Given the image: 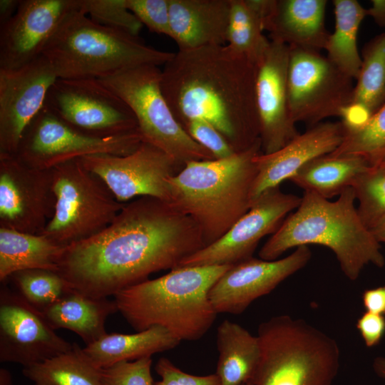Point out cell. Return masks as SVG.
<instances>
[{"mask_svg": "<svg viewBox=\"0 0 385 385\" xmlns=\"http://www.w3.org/2000/svg\"><path fill=\"white\" fill-rule=\"evenodd\" d=\"M371 167L361 156L328 154L308 162L289 180L304 191L329 200L352 188L356 179Z\"/></svg>", "mask_w": 385, "mask_h": 385, "instance_id": "28", "label": "cell"}, {"mask_svg": "<svg viewBox=\"0 0 385 385\" xmlns=\"http://www.w3.org/2000/svg\"><path fill=\"white\" fill-rule=\"evenodd\" d=\"M55 203L51 169L0 153L1 227L40 235L53 217Z\"/></svg>", "mask_w": 385, "mask_h": 385, "instance_id": "14", "label": "cell"}, {"mask_svg": "<svg viewBox=\"0 0 385 385\" xmlns=\"http://www.w3.org/2000/svg\"><path fill=\"white\" fill-rule=\"evenodd\" d=\"M242 385H255L254 383L252 381H250V382H247V383H245V384H243Z\"/></svg>", "mask_w": 385, "mask_h": 385, "instance_id": "49", "label": "cell"}, {"mask_svg": "<svg viewBox=\"0 0 385 385\" xmlns=\"http://www.w3.org/2000/svg\"><path fill=\"white\" fill-rule=\"evenodd\" d=\"M142 142L138 129L104 138L84 134L44 106L26 128L16 155L32 167L49 170L88 155H126L135 150Z\"/></svg>", "mask_w": 385, "mask_h": 385, "instance_id": "11", "label": "cell"}, {"mask_svg": "<svg viewBox=\"0 0 385 385\" xmlns=\"http://www.w3.org/2000/svg\"><path fill=\"white\" fill-rule=\"evenodd\" d=\"M358 214L369 229L385 217V170L371 167L362 173L352 186Z\"/></svg>", "mask_w": 385, "mask_h": 385, "instance_id": "35", "label": "cell"}, {"mask_svg": "<svg viewBox=\"0 0 385 385\" xmlns=\"http://www.w3.org/2000/svg\"><path fill=\"white\" fill-rule=\"evenodd\" d=\"M174 53L99 25L77 8L64 18L41 55L58 78L98 79L140 65L163 66Z\"/></svg>", "mask_w": 385, "mask_h": 385, "instance_id": "6", "label": "cell"}, {"mask_svg": "<svg viewBox=\"0 0 385 385\" xmlns=\"http://www.w3.org/2000/svg\"><path fill=\"white\" fill-rule=\"evenodd\" d=\"M71 128L93 137L138 130L129 107L96 78H57L44 105Z\"/></svg>", "mask_w": 385, "mask_h": 385, "instance_id": "12", "label": "cell"}, {"mask_svg": "<svg viewBox=\"0 0 385 385\" xmlns=\"http://www.w3.org/2000/svg\"><path fill=\"white\" fill-rule=\"evenodd\" d=\"M384 154L385 103L361 127L345 128L341 145L329 155L361 156L374 167Z\"/></svg>", "mask_w": 385, "mask_h": 385, "instance_id": "33", "label": "cell"}, {"mask_svg": "<svg viewBox=\"0 0 385 385\" xmlns=\"http://www.w3.org/2000/svg\"><path fill=\"white\" fill-rule=\"evenodd\" d=\"M76 1L78 9L93 22L138 37L143 24L127 8L126 0Z\"/></svg>", "mask_w": 385, "mask_h": 385, "instance_id": "36", "label": "cell"}, {"mask_svg": "<svg viewBox=\"0 0 385 385\" xmlns=\"http://www.w3.org/2000/svg\"><path fill=\"white\" fill-rule=\"evenodd\" d=\"M345 133L342 121L320 123L299 134L283 148L255 158L257 176L251 192L252 202L265 191L279 187L310 160L334 152Z\"/></svg>", "mask_w": 385, "mask_h": 385, "instance_id": "21", "label": "cell"}, {"mask_svg": "<svg viewBox=\"0 0 385 385\" xmlns=\"http://www.w3.org/2000/svg\"><path fill=\"white\" fill-rule=\"evenodd\" d=\"M231 265L177 267L114 295L118 312L138 332L154 326L181 341L201 339L217 317L209 292Z\"/></svg>", "mask_w": 385, "mask_h": 385, "instance_id": "5", "label": "cell"}, {"mask_svg": "<svg viewBox=\"0 0 385 385\" xmlns=\"http://www.w3.org/2000/svg\"><path fill=\"white\" fill-rule=\"evenodd\" d=\"M129 107L143 142L170 156L183 168L190 161L214 160L179 123L161 90V69L144 64L98 79Z\"/></svg>", "mask_w": 385, "mask_h": 385, "instance_id": "8", "label": "cell"}, {"mask_svg": "<svg viewBox=\"0 0 385 385\" xmlns=\"http://www.w3.org/2000/svg\"><path fill=\"white\" fill-rule=\"evenodd\" d=\"M0 385H12L11 375L6 369L0 370Z\"/></svg>", "mask_w": 385, "mask_h": 385, "instance_id": "47", "label": "cell"}, {"mask_svg": "<svg viewBox=\"0 0 385 385\" xmlns=\"http://www.w3.org/2000/svg\"><path fill=\"white\" fill-rule=\"evenodd\" d=\"M155 369L160 379L154 385H220L216 374L197 376L186 373L176 366L169 359L161 357Z\"/></svg>", "mask_w": 385, "mask_h": 385, "instance_id": "40", "label": "cell"}, {"mask_svg": "<svg viewBox=\"0 0 385 385\" xmlns=\"http://www.w3.org/2000/svg\"><path fill=\"white\" fill-rule=\"evenodd\" d=\"M57 78L42 55L21 68L0 69V153H17L26 128L43 108Z\"/></svg>", "mask_w": 385, "mask_h": 385, "instance_id": "17", "label": "cell"}, {"mask_svg": "<svg viewBox=\"0 0 385 385\" xmlns=\"http://www.w3.org/2000/svg\"><path fill=\"white\" fill-rule=\"evenodd\" d=\"M43 312L15 290H0V361L27 367L69 350Z\"/></svg>", "mask_w": 385, "mask_h": 385, "instance_id": "16", "label": "cell"}, {"mask_svg": "<svg viewBox=\"0 0 385 385\" xmlns=\"http://www.w3.org/2000/svg\"><path fill=\"white\" fill-rule=\"evenodd\" d=\"M264 31L262 18L248 0H231L227 46L256 64L270 43Z\"/></svg>", "mask_w": 385, "mask_h": 385, "instance_id": "32", "label": "cell"}, {"mask_svg": "<svg viewBox=\"0 0 385 385\" xmlns=\"http://www.w3.org/2000/svg\"><path fill=\"white\" fill-rule=\"evenodd\" d=\"M374 167H379V168H381L382 169H384L385 170V154L384 155V156L381 158V160L379 162V163L374 166Z\"/></svg>", "mask_w": 385, "mask_h": 385, "instance_id": "48", "label": "cell"}, {"mask_svg": "<svg viewBox=\"0 0 385 385\" xmlns=\"http://www.w3.org/2000/svg\"><path fill=\"white\" fill-rule=\"evenodd\" d=\"M66 247L41 235H33L0 227V280L16 272L33 269L58 272Z\"/></svg>", "mask_w": 385, "mask_h": 385, "instance_id": "27", "label": "cell"}, {"mask_svg": "<svg viewBox=\"0 0 385 385\" xmlns=\"http://www.w3.org/2000/svg\"><path fill=\"white\" fill-rule=\"evenodd\" d=\"M350 187L335 201L304 191L296 211L288 215L259 252L260 259L277 260L289 249L320 245L335 255L340 268L356 280L368 265L383 267L380 243L362 222Z\"/></svg>", "mask_w": 385, "mask_h": 385, "instance_id": "3", "label": "cell"}, {"mask_svg": "<svg viewBox=\"0 0 385 385\" xmlns=\"http://www.w3.org/2000/svg\"><path fill=\"white\" fill-rule=\"evenodd\" d=\"M326 0H277L265 31L270 40L319 51L329 33L325 26Z\"/></svg>", "mask_w": 385, "mask_h": 385, "instance_id": "23", "label": "cell"}, {"mask_svg": "<svg viewBox=\"0 0 385 385\" xmlns=\"http://www.w3.org/2000/svg\"><path fill=\"white\" fill-rule=\"evenodd\" d=\"M385 103V33L374 37L362 49L361 66L351 104L374 115Z\"/></svg>", "mask_w": 385, "mask_h": 385, "instance_id": "31", "label": "cell"}, {"mask_svg": "<svg viewBox=\"0 0 385 385\" xmlns=\"http://www.w3.org/2000/svg\"><path fill=\"white\" fill-rule=\"evenodd\" d=\"M102 370L78 344L61 354L24 367L34 385H103Z\"/></svg>", "mask_w": 385, "mask_h": 385, "instance_id": "30", "label": "cell"}, {"mask_svg": "<svg viewBox=\"0 0 385 385\" xmlns=\"http://www.w3.org/2000/svg\"><path fill=\"white\" fill-rule=\"evenodd\" d=\"M78 160L88 170L100 178L123 203L144 196L168 202V180L183 168L167 153L143 141L126 155L99 154Z\"/></svg>", "mask_w": 385, "mask_h": 385, "instance_id": "15", "label": "cell"}, {"mask_svg": "<svg viewBox=\"0 0 385 385\" xmlns=\"http://www.w3.org/2000/svg\"><path fill=\"white\" fill-rule=\"evenodd\" d=\"M9 279L12 280L15 291L41 312L72 289L58 272L48 270H23Z\"/></svg>", "mask_w": 385, "mask_h": 385, "instance_id": "34", "label": "cell"}, {"mask_svg": "<svg viewBox=\"0 0 385 385\" xmlns=\"http://www.w3.org/2000/svg\"><path fill=\"white\" fill-rule=\"evenodd\" d=\"M231 0H169L171 38L178 50L226 44Z\"/></svg>", "mask_w": 385, "mask_h": 385, "instance_id": "22", "label": "cell"}, {"mask_svg": "<svg viewBox=\"0 0 385 385\" xmlns=\"http://www.w3.org/2000/svg\"><path fill=\"white\" fill-rule=\"evenodd\" d=\"M289 47L271 41L256 63V103L262 154L283 148L299 133L289 108Z\"/></svg>", "mask_w": 385, "mask_h": 385, "instance_id": "19", "label": "cell"}, {"mask_svg": "<svg viewBox=\"0 0 385 385\" xmlns=\"http://www.w3.org/2000/svg\"><path fill=\"white\" fill-rule=\"evenodd\" d=\"M189 135L210 151L215 159H223L232 155L235 150L225 138L211 124L193 120L183 125Z\"/></svg>", "mask_w": 385, "mask_h": 385, "instance_id": "39", "label": "cell"}, {"mask_svg": "<svg viewBox=\"0 0 385 385\" xmlns=\"http://www.w3.org/2000/svg\"><path fill=\"white\" fill-rule=\"evenodd\" d=\"M218 361L216 374L220 385H242L252 381L260 360L257 336L227 319L217 329Z\"/></svg>", "mask_w": 385, "mask_h": 385, "instance_id": "26", "label": "cell"}, {"mask_svg": "<svg viewBox=\"0 0 385 385\" xmlns=\"http://www.w3.org/2000/svg\"><path fill=\"white\" fill-rule=\"evenodd\" d=\"M21 0L0 1V26L8 22L16 14Z\"/></svg>", "mask_w": 385, "mask_h": 385, "instance_id": "44", "label": "cell"}, {"mask_svg": "<svg viewBox=\"0 0 385 385\" xmlns=\"http://www.w3.org/2000/svg\"><path fill=\"white\" fill-rule=\"evenodd\" d=\"M116 312L115 300L89 297L73 289L42 311L54 330L62 328L72 331L86 345L107 334L106 321Z\"/></svg>", "mask_w": 385, "mask_h": 385, "instance_id": "24", "label": "cell"}, {"mask_svg": "<svg viewBox=\"0 0 385 385\" xmlns=\"http://www.w3.org/2000/svg\"><path fill=\"white\" fill-rule=\"evenodd\" d=\"M373 369L378 376L385 379V357L375 358L373 363Z\"/></svg>", "mask_w": 385, "mask_h": 385, "instance_id": "46", "label": "cell"}, {"mask_svg": "<svg viewBox=\"0 0 385 385\" xmlns=\"http://www.w3.org/2000/svg\"><path fill=\"white\" fill-rule=\"evenodd\" d=\"M56 197L53 217L40 234L67 247L108 226L125 203L78 159L51 168Z\"/></svg>", "mask_w": 385, "mask_h": 385, "instance_id": "9", "label": "cell"}, {"mask_svg": "<svg viewBox=\"0 0 385 385\" xmlns=\"http://www.w3.org/2000/svg\"><path fill=\"white\" fill-rule=\"evenodd\" d=\"M353 80L319 51L289 47L287 88L292 120L314 126L329 117L342 118L351 103Z\"/></svg>", "mask_w": 385, "mask_h": 385, "instance_id": "10", "label": "cell"}, {"mask_svg": "<svg viewBox=\"0 0 385 385\" xmlns=\"http://www.w3.org/2000/svg\"><path fill=\"white\" fill-rule=\"evenodd\" d=\"M180 341L166 329L154 326L134 334H106L86 345V354L100 368L122 361H131L173 349Z\"/></svg>", "mask_w": 385, "mask_h": 385, "instance_id": "25", "label": "cell"}, {"mask_svg": "<svg viewBox=\"0 0 385 385\" xmlns=\"http://www.w3.org/2000/svg\"><path fill=\"white\" fill-rule=\"evenodd\" d=\"M151 356L122 361L102 370L103 385H154Z\"/></svg>", "mask_w": 385, "mask_h": 385, "instance_id": "37", "label": "cell"}, {"mask_svg": "<svg viewBox=\"0 0 385 385\" xmlns=\"http://www.w3.org/2000/svg\"><path fill=\"white\" fill-rule=\"evenodd\" d=\"M307 245L275 260L250 257L230 267L217 280L209 299L217 314H242L255 299L271 292L310 260Z\"/></svg>", "mask_w": 385, "mask_h": 385, "instance_id": "18", "label": "cell"}, {"mask_svg": "<svg viewBox=\"0 0 385 385\" xmlns=\"http://www.w3.org/2000/svg\"><path fill=\"white\" fill-rule=\"evenodd\" d=\"M76 0H21L14 16L0 26V69L14 70L40 56Z\"/></svg>", "mask_w": 385, "mask_h": 385, "instance_id": "20", "label": "cell"}, {"mask_svg": "<svg viewBox=\"0 0 385 385\" xmlns=\"http://www.w3.org/2000/svg\"><path fill=\"white\" fill-rule=\"evenodd\" d=\"M370 231L379 243H385V217L370 229Z\"/></svg>", "mask_w": 385, "mask_h": 385, "instance_id": "45", "label": "cell"}, {"mask_svg": "<svg viewBox=\"0 0 385 385\" xmlns=\"http://www.w3.org/2000/svg\"><path fill=\"white\" fill-rule=\"evenodd\" d=\"M356 326L366 346L373 347L385 334V317L365 312L357 319Z\"/></svg>", "mask_w": 385, "mask_h": 385, "instance_id": "41", "label": "cell"}, {"mask_svg": "<svg viewBox=\"0 0 385 385\" xmlns=\"http://www.w3.org/2000/svg\"><path fill=\"white\" fill-rule=\"evenodd\" d=\"M256 64L226 45L178 50L161 69L163 96L183 127L213 125L235 152L260 139Z\"/></svg>", "mask_w": 385, "mask_h": 385, "instance_id": "2", "label": "cell"}, {"mask_svg": "<svg viewBox=\"0 0 385 385\" xmlns=\"http://www.w3.org/2000/svg\"><path fill=\"white\" fill-rule=\"evenodd\" d=\"M260 360L255 385H332L339 367L337 342L302 319L273 317L259 325Z\"/></svg>", "mask_w": 385, "mask_h": 385, "instance_id": "7", "label": "cell"}, {"mask_svg": "<svg viewBox=\"0 0 385 385\" xmlns=\"http://www.w3.org/2000/svg\"><path fill=\"white\" fill-rule=\"evenodd\" d=\"M205 247L196 223L167 202L140 197L96 235L65 248L58 272L70 287L96 298L114 296L172 270Z\"/></svg>", "mask_w": 385, "mask_h": 385, "instance_id": "1", "label": "cell"}, {"mask_svg": "<svg viewBox=\"0 0 385 385\" xmlns=\"http://www.w3.org/2000/svg\"><path fill=\"white\" fill-rule=\"evenodd\" d=\"M371 6L366 9L370 16L380 27H385V0H372Z\"/></svg>", "mask_w": 385, "mask_h": 385, "instance_id": "43", "label": "cell"}, {"mask_svg": "<svg viewBox=\"0 0 385 385\" xmlns=\"http://www.w3.org/2000/svg\"><path fill=\"white\" fill-rule=\"evenodd\" d=\"M301 200L279 187L265 191L223 236L185 258L178 267L232 265L252 257L260 240L274 234Z\"/></svg>", "mask_w": 385, "mask_h": 385, "instance_id": "13", "label": "cell"}, {"mask_svg": "<svg viewBox=\"0 0 385 385\" xmlns=\"http://www.w3.org/2000/svg\"><path fill=\"white\" fill-rule=\"evenodd\" d=\"M126 6L150 31L171 37L169 0H126Z\"/></svg>", "mask_w": 385, "mask_h": 385, "instance_id": "38", "label": "cell"}, {"mask_svg": "<svg viewBox=\"0 0 385 385\" xmlns=\"http://www.w3.org/2000/svg\"><path fill=\"white\" fill-rule=\"evenodd\" d=\"M260 138L223 159L190 161L168 180V203L198 226L205 247L223 236L250 208Z\"/></svg>", "mask_w": 385, "mask_h": 385, "instance_id": "4", "label": "cell"}, {"mask_svg": "<svg viewBox=\"0 0 385 385\" xmlns=\"http://www.w3.org/2000/svg\"><path fill=\"white\" fill-rule=\"evenodd\" d=\"M333 4L335 26L324 48L327 57L340 71L356 80L361 66L357 34L367 11L356 0H334Z\"/></svg>", "mask_w": 385, "mask_h": 385, "instance_id": "29", "label": "cell"}, {"mask_svg": "<svg viewBox=\"0 0 385 385\" xmlns=\"http://www.w3.org/2000/svg\"><path fill=\"white\" fill-rule=\"evenodd\" d=\"M361 299L366 312L385 315V285L364 290Z\"/></svg>", "mask_w": 385, "mask_h": 385, "instance_id": "42", "label": "cell"}]
</instances>
